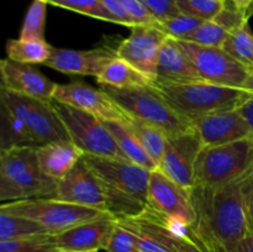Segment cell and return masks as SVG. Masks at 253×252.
Here are the masks:
<instances>
[{
	"label": "cell",
	"mask_w": 253,
	"mask_h": 252,
	"mask_svg": "<svg viewBox=\"0 0 253 252\" xmlns=\"http://www.w3.org/2000/svg\"><path fill=\"white\" fill-rule=\"evenodd\" d=\"M189 193L197 217L188 236L200 249L229 252L251 232L253 169L219 187L194 185Z\"/></svg>",
	"instance_id": "obj_1"
},
{
	"label": "cell",
	"mask_w": 253,
	"mask_h": 252,
	"mask_svg": "<svg viewBox=\"0 0 253 252\" xmlns=\"http://www.w3.org/2000/svg\"><path fill=\"white\" fill-rule=\"evenodd\" d=\"M54 199L103 210L116 219L143 214L148 205L142 200L113 187L95 174L83 158L58 182Z\"/></svg>",
	"instance_id": "obj_2"
},
{
	"label": "cell",
	"mask_w": 253,
	"mask_h": 252,
	"mask_svg": "<svg viewBox=\"0 0 253 252\" xmlns=\"http://www.w3.org/2000/svg\"><path fill=\"white\" fill-rule=\"evenodd\" d=\"M37 146H12L0 151V200L56 198L58 180L43 173Z\"/></svg>",
	"instance_id": "obj_3"
},
{
	"label": "cell",
	"mask_w": 253,
	"mask_h": 252,
	"mask_svg": "<svg viewBox=\"0 0 253 252\" xmlns=\"http://www.w3.org/2000/svg\"><path fill=\"white\" fill-rule=\"evenodd\" d=\"M152 85L178 113L192 123L210 114L237 109L253 94L245 89L219 85L207 81L188 83L153 81Z\"/></svg>",
	"instance_id": "obj_4"
},
{
	"label": "cell",
	"mask_w": 253,
	"mask_h": 252,
	"mask_svg": "<svg viewBox=\"0 0 253 252\" xmlns=\"http://www.w3.org/2000/svg\"><path fill=\"white\" fill-rule=\"evenodd\" d=\"M103 89L128 115L157 126L168 137L193 130L192 121L178 113L152 84L138 88Z\"/></svg>",
	"instance_id": "obj_5"
},
{
	"label": "cell",
	"mask_w": 253,
	"mask_h": 252,
	"mask_svg": "<svg viewBox=\"0 0 253 252\" xmlns=\"http://www.w3.org/2000/svg\"><path fill=\"white\" fill-rule=\"evenodd\" d=\"M252 169L253 137L220 146H204L195 163L194 185L219 187Z\"/></svg>",
	"instance_id": "obj_6"
},
{
	"label": "cell",
	"mask_w": 253,
	"mask_h": 252,
	"mask_svg": "<svg viewBox=\"0 0 253 252\" xmlns=\"http://www.w3.org/2000/svg\"><path fill=\"white\" fill-rule=\"evenodd\" d=\"M0 211L30 217L43 225L52 235L109 214L95 208L62 202L54 198H32L2 203Z\"/></svg>",
	"instance_id": "obj_7"
},
{
	"label": "cell",
	"mask_w": 253,
	"mask_h": 252,
	"mask_svg": "<svg viewBox=\"0 0 253 252\" xmlns=\"http://www.w3.org/2000/svg\"><path fill=\"white\" fill-rule=\"evenodd\" d=\"M0 104L24 124L39 146L56 141H71L52 100L31 98L0 86Z\"/></svg>",
	"instance_id": "obj_8"
},
{
	"label": "cell",
	"mask_w": 253,
	"mask_h": 252,
	"mask_svg": "<svg viewBox=\"0 0 253 252\" xmlns=\"http://www.w3.org/2000/svg\"><path fill=\"white\" fill-rule=\"evenodd\" d=\"M203 81L253 91V69L221 47H207L178 40Z\"/></svg>",
	"instance_id": "obj_9"
},
{
	"label": "cell",
	"mask_w": 253,
	"mask_h": 252,
	"mask_svg": "<svg viewBox=\"0 0 253 252\" xmlns=\"http://www.w3.org/2000/svg\"><path fill=\"white\" fill-rule=\"evenodd\" d=\"M52 104L63 123L71 141L83 152V155L128 160L103 120L67 104L56 100H52Z\"/></svg>",
	"instance_id": "obj_10"
},
{
	"label": "cell",
	"mask_w": 253,
	"mask_h": 252,
	"mask_svg": "<svg viewBox=\"0 0 253 252\" xmlns=\"http://www.w3.org/2000/svg\"><path fill=\"white\" fill-rule=\"evenodd\" d=\"M148 209L166 221L180 222L192 226L195 221V210L189 190L163 174L160 169L151 172L147 192Z\"/></svg>",
	"instance_id": "obj_11"
},
{
	"label": "cell",
	"mask_w": 253,
	"mask_h": 252,
	"mask_svg": "<svg viewBox=\"0 0 253 252\" xmlns=\"http://www.w3.org/2000/svg\"><path fill=\"white\" fill-rule=\"evenodd\" d=\"M82 158L106 183L147 204L148 180L152 170L126 158L93 155H83Z\"/></svg>",
	"instance_id": "obj_12"
},
{
	"label": "cell",
	"mask_w": 253,
	"mask_h": 252,
	"mask_svg": "<svg viewBox=\"0 0 253 252\" xmlns=\"http://www.w3.org/2000/svg\"><path fill=\"white\" fill-rule=\"evenodd\" d=\"M204 145L194 127L193 130L169 136L157 169L190 190L194 185L195 163Z\"/></svg>",
	"instance_id": "obj_13"
},
{
	"label": "cell",
	"mask_w": 253,
	"mask_h": 252,
	"mask_svg": "<svg viewBox=\"0 0 253 252\" xmlns=\"http://www.w3.org/2000/svg\"><path fill=\"white\" fill-rule=\"evenodd\" d=\"M53 100L85 111L103 121L127 123L131 119L104 89H95L81 82L57 84Z\"/></svg>",
	"instance_id": "obj_14"
},
{
	"label": "cell",
	"mask_w": 253,
	"mask_h": 252,
	"mask_svg": "<svg viewBox=\"0 0 253 252\" xmlns=\"http://www.w3.org/2000/svg\"><path fill=\"white\" fill-rule=\"evenodd\" d=\"M167 35L155 25H136L131 34L116 48L118 57L125 59L135 68L152 79H156L158 56Z\"/></svg>",
	"instance_id": "obj_15"
},
{
	"label": "cell",
	"mask_w": 253,
	"mask_h": 252,
	"mask_svg": "<svg viewBox=\"0 0 253 252\" xmlns=\"http://www.w3.org/2000/svg\"><path fill=\"white\" fill-rule=\"evenodd\" d=\"M116 221L135 235L140 252H182V239L150 209L138 216L119 217Z\"/></svg>",
	"instance_id": "obj_16"
},
{
	"label": "cell",
	"mask_w": 253,
	"mask_h": 252,
	"mask_svg": "<svg viewBox=\"0 0 253 252\" xmlns=\"http://www.w3.org/2000/svg\"><path fill=\"white\" fill-rule=\"evenodd\" d=\"M116 225L111 214L83 222L59 234L49 235V242L57 251H99L105 250Z\"/></svg>",
	"instance_id": "obj_17"
},
{
	"label": "cell",
	"mask_w": 253,
	"mask_h": 252,
	"mask_svg": "<svg viewBox=\"0 0 253 252\" xmlns=\"http://www.w3.org/2000/svg\"><path fill=\"white\" fill-rule=\"evenodd\" d=\"M118 57L116 49L110 47L74 51L52 47L51 56L44 66L66 74H78L98 78L113 59Z\"/></svg>",
	"instance_id": "obj_18"
},
{
	"label": "cell",
	"mask_w": 253,
	"mask_h": 252,
	"mask_svg": "<svg viewBox=\"0 0 253 252\" xmlns=\"http://www.w3.org/2000/svg\"><path fill=\"white\" fill-rule=\"evenodd\" d=\"M193 127L204 146H220L253 137L251 128L237 109L197 119L193 121Z\"/></svg>",
	"instance_id": "obj_19"
},
{
	"label": "cell",
	"mask_w": 253,
	"mask_h": 252,
	"mask_svg": "<svg viewBox=\"0 0 253 252\" xmlns=\"http://www.w3.org/2000/svg\"><path fill=\"white\" fill-rule=\"evenodd\" d=\"M1 86L31 98L42 100H53L57 84L40 73L30 64L17 63L9 58L0 62Z\"/></svg>",
	"instance_id": "obj_20"
},
{
	"label": "cell",
	"mask_w": 253,
	"mask_h": 252,
	"mask_svg": "<svg viewBox=\"0 0 253 252\" xmlns=\"http://www.w3.org/2000/svg\"><path fill=\"white\" fill-rule=\"evenodd\" d=\"M155 81L167 83H188L203 81L179 41L167 37L158 56Z\"/></svg>",
	"instance_id": "obj_21"
},
{
	"label": "cell",
	"mask_w": 253,
	"mask_h": 252,
	"mask_svg": "<svg viewBox=\"0 0 253 252\" xmlns=\"http://www.w3.org/2000/svg\"><path fill=\"white\" fill-rule=\"evenodd\" d=\"M36 155L44 174L59 182L79 162L83 152L72 141H56L37 146Z\"/></svg>",
	"instance_id": "obj_22"
},
{
	"label": "cell",
	"mask_w": 253,
	"mask_h": 252,
	"mask_svg": "<svg viewBox=\"0 0 253 252\" xmlns=\"http://www.w3.org/2000/svg\"><path fill=\"white\" fill-rule=\"evenodd\" d=\"M96 81L103 86H113L119 89L138 88L152 84V79L120 57L113 59L106 66L103 73L96 78Z\"/></svg>",
	"instance_id": "obj_23"
},
{
	"label": "cell",
	"mask_w": 253,
	"mask_h": 252,
	"mask_svg": "<svg viewBox=\"0 0 253 252\" xmlns=\"http://www.w3.org/2000/svg\"><path fill=\"white\" fill-rule=\"evenodd\" d=\"M104 124L110 130V132L113 133L115 141L128 160L150 170L157 169V165L147 155V152L142 147V145L135 136V133L132 132L127 123H124V121H104Z\"/></svg>",
	"instance_id": "obj_24"
},
{
	"label": "cell",
	"mask_w": 253,
	"mask_h": 252,
	"mask_svg": "<svg viewBox=\"0 0 253 252\" xmlns=\"http://www.w3.org/2000/svg\"><path fill=\"white\" fill-rule=\"evenodd\" d=\"M48 234L49 231L43 225L30 217L0 211V241L27 239Z\"/></svg>",
	"instance_id": "obj_25"
},
{
	"label": "cell",
	"mask_w": 253,
	"mask_h": 252,
	"mask_svg": "<svg viewBox=\"0 0 253 252\" xmlns=\"http://www.w3.org/2000/svg\"><path fill=\"white\" fill-rule=\"evenodd\" d=\"M127 125L130 126L132 132L138 138L147 155L152 158V161L158 167L168 136L157 126H153L146 121L140 120V119L132 118V116L127 121Z\"/></svg>",
	"instance_id": "obj_26"
},
{
	"label": "cell",
	"mask_w": 253,
	"mask_h": 252,
	"mask_svg": "<svg viewBox=\"0 0 253 252\" xmlns=\"http://www.w3.org/2000/svg\"><path fill=\"white\" fill-rule=\"evenodd\" d=\"M52 46L46 41H29V40H9L6 42L7 58L17 63H42L51 56Z\"/></svg>",
	"instance_id": "obj_27"
},
{
	"label": "cell",
	"mask_w": 253,
	"mask_h": 252,
	"mask_svg": "<svg viewBox=\"0 0 253 252\" xmlns=\"http://www.w3.org/2000/svg\"><path fill=\"white\" fill-rule=\"evenodd\" d=\"M1 109V148L12 146H39L24 124L10 113L5 106Z\"/></svg>",
	"instance_id": "obj_28"
},
{
	"label": "cell",
	"mask_w": 253,
	"mask_h": 252,
	"mask_svg": "<svg viewBox=\"0 0 253 252\" xmlns=\"http://www.w3.org/2000/svg\"><path fill=\"white\" fill-rule=\"evenodd\" d=\"M222 48L237 61L253 69V34L249 21L230 34Z\"/></svg>",
	"instance_id": "obj_29"
},
{
	"label": "cell",
	"mask_w": 253,
	"mask_h": 252,
	"mask_svg": "<svg viewBox=\"0 0 253 252\" xmlns=\"http://www.w3.org/2000/svg\"><path fill=\"white\" fill-rule=\"evenodd\" d=\"M46 7L47 2L44 0H34L26 12L19 39L29 40V41H43Z\"/></svg>",
	"instance_id": "obj_30"
},
{
	"label": "cell",
	"mask_w": 253,
	"mask_h": 252,
	"mask_svg": "<svg viewBox=\"0 0 253 252\" xmlns=\"http://www.w3.org/2000/svg\"><path fill=\"white\" fill-rule=\"evenodd\" d=\"M203 22H204V20L199 19V17L179 14L177 16L170 17V19L157 21L155 26L165 32L168 37L185 41Z\"/></svg>",
	"instance_id": "obj_31"
},
{
	"label": "cell",
	"mask_w": 253,
	"mask_h": 252,
	"mask_svg": "<svg viewBox=\"0 0 253 252\" xmlns=\"http://www.w3.org/2000/svg\"><path fill=\"white\" fill-rule=\"evenodd\" d=\"M231 32L215 20L204 21L185 41L207 47H224Z\"/></svg>",
	"instance_id": "obj_32"
},
{
	"label": "cell",
	"mask_w": 253,
	"mask_h": 252,
	"mask_svg": "<svg viewBox=\"0 0 253 252\" xmlns=\"http://www.w3.org/2000/svg\"><path fill=\"white\" fill-rule=\"evenodd\" d=\"M47 4L72 10L78 14L86 15L94 19L116 24V20L100 2V0H44Z\"/></svg>",
	"instance_id": "obj_33"
},
{
	"label": "cell",
	"mask_w": 253,
	"mask_h": 252,
	"mask_svg": "<svg viewBox=\"0 0 253 252\" xmlns=\"http://www.w3.org/2000/svg\"><path fill=\"white\" fill-rule=\"evenodd\" d=\"M226 2L219 0H177V6L180 14L199 17L204 21L214 20Z\"/></svg>",
	"instance_id": "obj_34"
},
{
	"label": "cell",
	"mask_w": 253,
	"mask_h": 252,
	"mask_svg": "<svg viewBox=\"0 0 253 252\" xmlns=\"http://www.w3.org/2000/svg\"><path fill=\"white\" fill-rule=\"evenodd\" d=\"M49 235L27 237L20 240L0 241V252H54L57 251L49 242Z\"/></svg>",
	"instance_id": "obj_35"
},
{
	"label": "cell",
	"mask_w": 253,
	"mask_h": 252,
	"mask_svg": "<svg viewBox=\"0 0 253 252\" xmlns=\"http://www.w3.org/2000/svg\"><path fill=\"white\" fill-rule=\"evenodd\" d=\"M106 252H140L137 239L128 229L116 221L115 229L105 247Z\"/></svg>",
	"instance_id": "obj_36"
},
{
	"label": "cell",
	"mask_w": 253,
	"mask_h": 252,
	"mask_svg": "<svg viewBox=\"0 0 253 252\" xmlns=\"http://www.w3.org/2000/svg\"><path fill=\"white\" fill-rule=\"evenodd\" d=\"M157 21L170 19L180 14L177 0H141Z\"/></svg>",
	"instance_id": "obj_37"
},
{
	"label": "cell",
	"mask_w": 253,
	"mask_h": 252,
	"mask_svg": "<svg viewBox=\"0 0 253 252\" xmlns=\"http://www.w3.org/2000/svg\"><path fill=\"white\" fill-rule=\"evenodd\" d=\"M126 12L130 15L135 25H155L157 19L150 12L141 0H120Z\"/></svg>",
	"instance_id": "obj_38"
},
{
	"label": "cell",
	"mask_w": 253,
	"mask_h": 252,
	"mask_svg": "<svg viewBox=\"0 0 253 252\" xmlns=\"http://www.w3.org/2000/svg\"><path fill=\"white\" fill-rule=\"evenodd\" d=\"M100 2L103 4V6L115 17L116 24L124 25V26L127 27H133L136 26L135 22L132 21V19L130 17V15L126 12L125 7H124L123 2L120 0H100Z\"/></svg>",
	"instance_id": "obj_39"
},
{
	"label": "cell",
	"mask_w": 253,
	"mask_h": 252,
	"mask_svg": "<svg viewBox=\"0 0 253 252\" xmlns=\"http://www.w3.org/2000/svg\"><path fill=\"white\" fill-rule=\"evenodd\" d=\"M237 110H239V113L241 114L242 118L245 119L247 125L250 126L253 135V94L249 99H247L246 101H245L244 104H241V105L237 108Z\"/></svg>",
	"instance_id": "obj_40"
},
{
	"label": "cell",
	"mask_w": 253,
	"mask_h": 252,
	"mask_svg": "<svg viewBox=\"0 0 253 252\" xmlns=\"http://www.w3.org/2000/svg\"><path fill=\"white\" fill-rule=\"evenodd\" d=\"M203 250V249H202ZM204 252H225L221 250H203ZM229 252H253V234L250 232L234 250Z\"/></svg>",
	"instance_id": "obj_41"
},
{
	"label": "cell",
	"mask_w": 253,
	"mask_h": 252,
	"mask_svg": "<svg viewBox=\"0 0 253 252\" xmlns=\"http://www.w3.org/2000/svg\"><path fill=\"white\" fill-rule=\"evenodd\" d=\"M226 2L232 4L237 10L246 14L247 16H251L253 14V0H230Z\"/></svg>",
	"instance_id": "obj_42"
},
{
	"label": "cell",
	"mask_w": 253,
	"mask_h": 252,
	"mask_svg": "<svg viewBox=\"0 0 253 252\" xmlns=\"http://www.w3.org/2000/svg\"><path fill=\"white\" fill-rule=\"evenodd\" d=\"M180 247H182V252H204L189 236L183 237L180 240Z\"/></svg>",
	"instance_id": "obj_43"
},
{
	"label": "cell",
	"mask_w": 253,
	"mask_h": 252,
	"mask_svg": "<svg viewBox=\"0 0 253 252\" xmlns=\"http://www.w3.org/2000/svg\"><path fill=\"white\" fill-rule=\"evenodd\" d=\"M250 227H251V232L253 234V200L251 204V210H250Z\"/></svg>",
	"instance_id": "obj_44"
},
{
	"label": "cell",
	"mask_w": 253,
	"mask_h": 252,
	"mask_svg": "<svg viewBox=\"0 0 253 252\" xmlns=\"http://www.w3.org/2000/svg\"><path fill=\"white\" fill-rule=\"evenodd\" d=\"M54 252H98V251H54Z\"/></svg>",
	"instance_id": "obj_45"
},
{
	"label": "cell",
	"mask_w": 253,
	"mask_h": 252,
	"mask_svg": "<svg viewBox=\"0 0 253 252\" xmlns=\"http://www.w3.org/2000/svg\"><path fill=\"white\" fill-rule=\"evenodd\" d=\"M219 1H224V2H226L227 0H219Z\"/></svg>",
	"instance_id": "obj_46"
},
{
	"label": "cell",
	"mask_w": 253,
	"mask_h": 252,
	"mask_svg": "<svg viewBox=\"0 0 253 252\" xmlns=\"http://www.w3.org/2000/svg\"><path fill=\"white\" fill-rule=\"evenodd\" d=\"M227 1H230V0H227Z\"/></svg>",
	"instance_id": "obj_47"
}]
</instances>
